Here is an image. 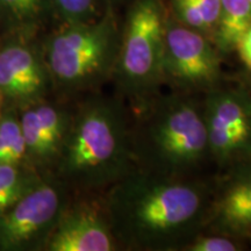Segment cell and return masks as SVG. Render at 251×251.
I'll list each match as a JSON object with an SVG mask.
<instances>
[{
	"label": "cell",
	"mask_w": 251,
	"mask_h": 251,
	"mask_svg": "<svg viewBox=\"0 0 251 251\" xmlns=\"http://www.w3.org/2000/svg\"><path fill=\"white\" fill-rule=\"evenodd\" d=\"M249 83H250V89H249V91H250V92H251V76H250V78H249Z\"/></svg>",
	"instance_id": "obj_23"
},
{
	"label": "cell",
	"mask_w": 251,
	"mask_h": 251,
	"mask_svg": "<svg viewBox=\"0 0 251 251\" xmlns=\"http://www.w3.org/2000/svg\"><path fill=\"white\" fill-rule=\"evenodd\" d=\"M120 249L102 199L65 206L47 241V251H113Z\"/></svg>",
	"instance_id": "obj_10"
},
{
	"label": "cell",
	"mask_w": 251,
	"mask_h": 251,
	"mask_svg": "<svg viewBox=\"0 0 251 251\" xmlns=\"http://www.w3.org/2000/svg\"><path fill=\"white\" fill-rule=\"evenodd\" d=\"M177 17L185 26L196 30H207L205 20L196 0H172Z\"/></svg>",
	"instance_id": "obj_19"
},
{
	"label": "cell",
	"mask_w": 251,
	"mask_h": 251,
	"mask_svg": "<svg viewBox=\"0 0 251 251\" xmlns=\"http://www.w3.org/2000/svg\"><path fill=\"white\" fill-rule=\"evenodd\" d=\"M130 115L120 97L92 94L70 114L56 178L81 193L107 191L137 169Z\"/></svg>",
	"instance_id": "obj_2"
},
{
	"label": "cell",
	"mask_w": 251,
	"mask_h": 251,
	"mask_svg": "<svg viewBox=\"0 0 251 251\" xmlns=\"http://www.w3.org/2000/svg\"><path fill=\"white\" fill-rule=\"evenodd\" d=\"M49 89L45 54L21 42L0 48V98L5 108L17 111L42 101Z\"/></svg>",
	"instance_id": "obj_9"
},
{
	"label": "cell",
	"mask_w": 251,
	"mask_h": 251,
	"mask_svg": "<svg viewBox=\"0 0 251 251\" xmlns=\"http://www.w3.org/2000/svg\"><path fill=\"white\" fill-rule=\"evenodd\" d=\"M20 124L26 143L28 164L34 169L54 165L59 153V146L41 124L33 105L21 109Z\"/></svg>",
	"instance_id": "obj_12"
},
{
	"label": "cell",
	"mask_w": 251,
	"mask_h": 251,
	"mask_svg": "<svg viewBox=\"0 0 251 251\" xmlns=\"http://www.w3.org/2000/svg\"><path fill=\"white\" fill-rule=\"evenodd\" d=\"M249 1H251V0H249Z\"/></svg>",
	"instance_id": "obj_24"
},
{
	"label": "cell",
	"mask_w": 251,
	"mask_h": 251,
	"mask_svg": "<svg viewBox=\"0 0 251 251\" xmlns=\"http://www.w3.org/2000/svg\"><path fill=\"white\" fill-rule=\"evenodd\" d=\"M119 47L112 21L67 24L51 37L45 52L52 89L77 94L112 79Z\"/></svg>",
	"instance_id": "obj_4"
},
{
	"label": "cell",
	"mask_w": 251,
	"mask_h": 251,
	"mask_svg": "<svg viewBox=\"0 0 251 251\" xmlns=\"http://www.w3.org/2000/svg\"><path fill=\"white\" fill-rule=\"evenodd\" d=\"M241 238L228 235L212 233L205 235L200 233L191 240L181 251H240L244 246L240 242Z\"/></svg>",
	"instance_id": "obj_18"
},
{
	"label": "cell",
	"mask_w": 251,
	"mask_h": 251,
	"mask_svg": "<svg viewBox=\"0 0 251 251\" xmlns=\"http://www.w3.org/2000/svg\"><path fill=\"white\" fill-rule=\"evenodd\" d=\"M203 115L211 157L228 169L251 159V92L222 86L205 93Z\"/></svg>",
	"instance_id": "obj_7"
},
{
	"label": "cell",
	"mask_w": 251,
	"mask_h": 251,
	"mask_svg": "<svg viewBox=\"0 0 251 251\" xmlns=\"http://www.w3.org/2000/svg\"><path fill=\"white\" fill-rule=\"evenodd\" d=\"M251 26V1L221 0V8L214 35L220 51H236L244 33Z\"/></svg>",
	"instance_id": "obj_13"
},
{
	"label": "cell",
	"mask_w": 251,
	"mask_h": 251,
	"mask_svg": "<svg viewBox=\"0 0 251 251\" xmlns=\"http://www.w3.org/2000/svg\"><path fill=\"white\" fill-rule=\"evenodd\" d=\"M65 188L57 178L42 177L21 199L0 214V251L45 250L67 206Z\"/></svg>",
	"instance_id": "obj_6"
},
{
	"label": "cell",
	"mask_w": 251,
	"mask_h": 251,
	"mask_svg": "<svg viewBox=\"0 0 251 251\" xmlns=\"http://www.w3.org/2000/svg\"><path fill=\"white\" fill-rule=\"evenodd\" d=\"M244 238H246V240H248V241H250V243H251V233H249V234H248V235H247V236H246V237H244Z\"/></svg>",
	"instance_id": "obj_22"
},
{
	"label": "cell",
	"mask_w": 251,
	"mask_h": 251,
	"mask_svg": "<svg viewBox=\"0 0 251 251\" xmlns=\"http://www.w3.org/2000/svg\"><path fill=\"white\" fill-rule=\"evenodd\" d=\"M200 11H201L203 20H205L207 30L216 27L218 24L220 8H221V0H196Z\"/></svg>",
	"instance_id": "obj_20"
},
{
	"label": "cell",
	"mask_w": 251,
	"mask_h": 251,
	"mask_svg": "<svg viewBox=\"0 0 251 251\" xmlns=\"http://www.w3.org/2000/svg\"><path fill=\"white\" fill-rule=\"evenodd\" d=\"M166 21L159 0H136L126 23L112 80L133 108L155 98L162 85Z\"/></svg>",
	"instance_id": "obj_5"
},
{
	"label": "cell",
	"mask_w": 251,
	"mask_h": 251,
	"mask_svg": "<svg viewBox=\"0 0 251 251\" xmlns=\"http://www.w3.org/2000/svg\"><path fill=\"white\" fill-rule=\"evenodd\" d=\"M41 178L30 165L0 164V214L21 199Z\"/></svg>",
	"instance_id": "obj_14"
},
{
	"label": "cell",
	"mask_w": 251,
	"mask_h": 251,
	"mask_svg": "<svg viewBox=\"0 0 251 251\" xmlns=\"http://www.w3.org/2000/svg\"><path fill=\"white\" fill-rule=\"evenodd\" d=\"M46 0H0V11L18 25H29L45 8Z\"/></svg>",
	"instance_id": "obj_17"
},
{
	"label": "cell",
	"mask_w": 251,
	"mask_h": 251,
	"mask_svg": "<svg viewBox=\"0 0 251 251\" xmlns=\"http://www.w3.org/2000/svg\"><path fill=\"white\" fill-rule=\"evenodd\" d=\"M206 228L236 238L251 233V159L228 168L213 191Z\"/></svg>",
	"instance_id": "obj_11"
},
{
	"label": "cell",
	"mask_w": 251,
	"mask_h": 251,
	"mask_svg": "<svg viewBox=\"0 0 251 251\" xmlns=\"http://www.w3.org/2000/svg\"><path fill=\"white\" fill-rule=\"evenodd\" d=\"M67 24L91 23L99 11L100 0H52Z\"/></svg>",
	"instance_id": "obj_16"
},
{
	"label": "cell",
	"mask_w": 251,
	"mask_h": 251,
	"mask_svg": "<svg viewBox=\"0 0 251 251\" xmlns=\"http://www.w3.org/2000/svg\"><path fill=\"white\" fill-rule=\"evenodd\" d=\"M219 49L202 34L187 26L166 24L163 77L174 91L207 93L221 84Z\"/></svg>",
	"instance_id": "obj_8"
},
{
	"label": "cell",
	"mask_w": 251,
	"mask_h": 251,
	"mask_svg": "<svg viewBox=\"0 0 251 251\" xmlns=\"http://www.w3.org/2000/svg\"><path fill=\"white\" fill-rule=\"evenodd\" d=\"M134 109L131 140L139 170L186 178L211 156L203 106L192 94H157Z\"/></svg>",
	"instance_id": "obj_3"
},
{
	"label": "cell",
	"mask_w": 251,
	"mask_h": 251,
	"mask_svg": "<svg viewBox=\"0 0 251 251\" xmlns=\"http://www.w3.org/2000/svg\"><path fill=\"white\" fill-rule=\"evenodd\" d=\"M236 51L243 64L251 71V26L244 33L236 47Z\"/></svg>",
	"instance_id": "obj_21"
},
{
	"label": "cell",
	"mask_w": 251,
	"mask_h": 251,
	"mask_svg": "<svg viewBox=\"0 0 251 251\" xmlns=\"http://www.w3.org/2000/svg\"><path fill=\"white\" fill-rule=\"evenodd\" d=\"M213 191L190 178L136 170L102 198L119 247L181 251L206 228Z\"/></svg>",
	"instance_id": "obj_1"
},
{
	"label": "cell",
	"mask_w": 251,
	"mask_h": 251,
	"mask_svg": "<svg viewBox=\"0 0 251 251\" xmlns=\"http://www.w3.org/2000/svg\"><path fill=\"white\" fill-rule=\"evenodd\" d=\"M0 164H28L26 143L17 111L4 108L0 114Z\"/></svg>",
	"instance_id": "obj_15"
}]
</instances>
